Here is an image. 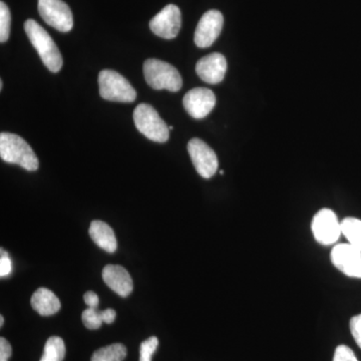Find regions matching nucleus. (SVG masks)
<instances>
[{
  "instance_id": "obj_1",
  "label": "nucleus",
  "mask_w": 361,
  "mask_h": 361,
  "mask_svg": "<svg viewBox=\"0 0 361 361\" xmlns=\"http://www.w3.org/2000/svg\"><path fill=\"white\" fill-rule=\"evenodd\" d=\"M25 30L35 49L39 52L44 66L51 73H58L63 68V58L58 45L51 39L49 32L37 21L27 20L25 23Z\"/></svg>"
},
{
  "instance_id": "obj_2",
  "label": "nucleus",
  "mask_w": 361,
  "mask_h": 361,
  "mask_svg": "<svg viewBox=\"0 0 361 361\" xmlns=\"http://www.w3.org/2000/svg\"><path fill=\"white\" fill-rule=\"evenodd\" d=\"M0 157L9 164H16L27 171L39 169V159L32 147L20 137L11 133L0 134Z\"/></svg>"
},
{
  "instance_id": "obj_3",
  "label": "nucleus",
  "mask_w": 361,
  "mask_h": 361,
  "mask_svg": "<svg viewBox=\"0 0 361 361\" xmlns=\"http://www.w3.org/2000/svg\"><path fill=\"white\" fill-rule=\"evenodd\" d=\"M144 75L147 84L154 90L179 92L183 85L182 77L177 68L166 61L149 59L144 63Z\"/></svg>"
},
{
  "instance_id": "obj_4",
  "label": "nucleus",
  "mask_w": 361,
  "mask_h": 361,
  "mask_svg": "<svg viewBox=\"0 0 361 361\" xmlns=\"http://www.w3.org/2000/svg\"><path fill=\"white\" fill-rule=\"evenodd\" d=\"M99 94L104 99L116 103H133L137 92L127 78L115 71L104 70L99 75Z\"/></svg>"
},
{
  "instance_id": "obj_5",
  "label": "nucleus",
  "mask_w": 361,
  "mask_h": 361,
  "mask_svg": "<svg viewBox=\"0 0 361 361\" xmlns=\"http://www.w3.org/2000/svg\"><path fill=\"white\" fill-rule=\"evenodd\" d=\"M135 127L145 137L156 142H166L170 135V129L155 109L148 104H141L135 109Z\"/></svg>"
},
{
  "instance_id": "obj_6",
  "label": "nucleus",
  "mask_w": 361,
  "mask_h": 361,
  "mask_svg": "<svg viewBox=\"0 0 361 361\" xmlns=\"http://www.w3.org/2000/svg\"><path fill=\"white\" fill-rule=\"evenodd\" d=\"M39 13L47 25L59 32H68L73 30V13L63 0H39Z\"/></svg>"
},
{
  "instance_id": "obj_7",
  "label": "nucleus",
  "mask_w": 361,
  "mask_h": 361,
  "mask_svg": "<svg viewBox=\"0 0 361 361\" xmlns=\"http://www.w3.org/2000/svg\"><path fill=\"white\" fill-rule=\"evenodd\" d=\"M311 229L316 242L324 246L336 243L342 234L341 222H339L336 214L326 208L316 213Z\"/></svg>"
},
{
  "instance_id": "obj_8",
  "label": "nucleus",
  "mask_w": 361,
  "mask_h": 361,
  "mask_svg": "<svg viewBox=\"0 0 361 361\" xmlns=\"http://www.w3.org/2000/svg\"><path fill=\"white\" fill-rule=\"evenodd\" d=\"M188 152L191 157L195 169L198 174L205 179H210L218 170V158L205 142L200 139H192L188 142Z\"/></svg>"
},
{
  "instance_id": "obj_9",
  "label": "nucleus",
  "mask_w": 361,
  "mask_h": 361,
  "mask_svg": "<svg viewBox=\"0 0 361 361\" xmlns=\"http://www.w3.org/2000/svg\"><path fill=\"white\" fill-rule=\"evenodd\" d=\"M182 26V14L179 7L169 4L152 18L149 28L158 37L165 39H173L179 35Z\"/></svg>"
},
{
  "instance_id": "obj_10",
  "label": "nucleus",
  "mask_w": 361,
  "mask_h": 361,
  "mask_svg": "<svg viewBox=\"0 0 361 361\" xmlns=\"http://www.w3.org/2000/svg\"><path fill=\"white\" fill-rule=\"evenodd\" d=\"M223 23L224 18L219 11L212 9L204 13L195 32L194 40L197 47L201 49L211 47L219 37Z\"/></svg>"
},
{
  "instance_id": "obj_11",
  "label": "nucleus",
  "mask_w": 361,
  "mask_h": 361,
  "mask_svg": "<svg viewBox=\"0 0 361 361\" xmlns=\"http://www.w3.org/2000/svg\"><path fill=\"white\" fill-rule=\"evenodd\" d=\"M331 262L346 276L361 278V251L350 244H338L331 251Z\"/></svg>"
},
{
  "instance_id": "obj_12",
  "label": "nucleus",
  "mask_w": 361,
  "mask_h": 361,
  "mask_svg": "<svg viewBox=\"0 0 361 361\" xmlns=\"http://www.w3.org/2000/svg\"><path fill=\"white\" fill-rule=\"evenodd\" d=\"M183 104L192 118L201 120L212 111L216 104V97L211 90L195 87L185 94Z\"/></svg>"
},
{
  "instance_id": "obj_13",
  "label": "nucleus",
  "mask_w": 361,
  "mask_h": 361,
  "mask_svg": "<svg viewBox=\"0 0 361 361\" xmlns=\"http://www.w3.org/2000/svg\"><path fill=\"white\" fill-rule=\"evenodd\" d=\"M227 61L223 54L214 52L204 56L197 63L196 73L207 84H219L224 80Z\"/></svg>"
},
{
  "instance_id": "obj_14",
  "label": "nucleus",
  "mask_w": 361,
  "mask_h": 361,
  "mask_svg": "<svg viewBox=\"0 0 361 361\" xmlns=\"http://www.w3.org/2000/svg\"><path fill=\"white\" fill-rule=\"evenodd\" d=\"M103 279L111 290L122 297L129 296L134 288L130 273L121 265H106L103 270Z\"/></svg>"
},
{
  "instance_id": "obj_15",
  "label": "nucleus",
  "mask_w": 361,
  "mask_h": 361,
  "mask_svg": "<svg viewBox=\"0 0 361 361\" xmlns=\"http://www.w3.org/2000/svg\"><path fill=\"white\" fill-rule=\"evenodd\" d=\"M89 233L92 241L103 250L114 253L118 248V242L114 230L103 221H92Z\"/></svg>"
},
{
  "instance_id": "obj_16",
  "label": "nucleus",
  "mask_w": 361,
  "mask_h": 361,
  "mask_svg": "<svg viewBox=\"0 0 361 361\" xmlns=\"http://www.w3.org/2000/svg\"><path fill=\"white\" fill-rule=\"evenodd\" d=\"M30 303L33 310L42 316L56 314L61 307V301L59 300L56 294L44 287L37 289L32 294Z\"/></svg>"
},
{
  "instance_id": "obj_17",
  "label": "nucleus",
  "mask_w": 361,
  "mask_h": 361,
  "mask_svg": "<svg viewBox=\"0 0 361 361\" xmlns=\"http://www.w3.org/2000/svg\"><path fill=\"white\" fill-rule=\"evenodd\" d=\"M116 312L114 310L97 311V308L89 307L82 312V319L85 326L89 329H99L103 322L111 324L115 322Z\"/></svg>"
},
{
  "instance_id": "obj_18",
  "label": "nucleus",
  "mask_w": 361,
  "mask_h": 361,
  "mask_svg": "<svg viewBox=\"0 0 361 361\" xmlns=\"http://www.w3.org/2000/svg\"><path fill=\"white\" fill-rule=\"evenodd\" d=\"M341 231L348 243L361 251V220L345 218L341 222Z\"/></svg>"
},
{
  "instance_id": "obj_19",
  "label": "nucleus",
  "mask_w": 361,
  "mask_h": 361,
  "mask_svg": "<svg viewBox=\"0 0 361 361\" xmlns=\"http://www.w3.org/2000/svg\"><path fill=\"white\" fill-rule=\"evenodd\" d=\"M127 356V348L121 343L111 344L94 351L90 361H123Z\"/></svg>"
},
{
  "instance_id": "obj_20",
  "label": "nucleus",
  "mask_w": 361,
  "mask_h": 361,
  "mask_svg": "<svg viewBox=\"0 0 361 361\" xmlns=\"http://www.w3.org/2000/svg\"><path fill=\"white\" fill-rule=\"evenodd\" d=\"M66 355V345L59 336H51L47 339L40 361H63Z\"/></svg>"
},
{
  "instance_id": "obj_21",
  "label": "nucleus",
  "mask_w": 361,
  "mask_h": 361,
  "mask_svg": "<svg viewBox=\"0 0 361 361\" xmlns=\"http://www.w3.org/2000/svg\"><path fill=\"white\" fill-rule=\"evenodd\" d=\"M11 14L4 1L0 2V42H6L11 35Z\"/></svg>"
},
{
  "instance_id": "obj_22",
  "label": "nucleus",
  "mask_w": 361,
  "mask_h": 361,
  "mask_svg": "<svg viewBox=\"0 0 361 361\" xmlns=\"http://www.w3.org/2000/svg\"><path fill=\"white\" fill-rule=\"evenodd\" d=\"M158 345L159 341L156 336L149 337L147 341H142L140 346V361H152V356Z\"/></svg>"
},
{
  "instance_id": "obj_23",
  "label": "nucleus",
  "mask_w": 361,
  "mask_h": 361,
  "mask_svg": "<svg viewBox=\"0 0 361 361\" xmlns=\"http://www.w3.org/2000/svg\"><path fill=\"white\" fill-rule=\"evenodd\" d=\"M334 361H358L357 358L348 346L339 345L334 353Z\"/></svg>"
},
{
  "instance_id": "obj_24",
  "label": "nucleus",
  "mask_w": 361,
  "mask_h": 361,
  "mask_svg": "<svg viewBox=\"0 0 361 361\" xmlns=\"http://www.w3.org/2000/svg\"><path fill=\"white\" fill-rule=\"evenodd\" d=\"M13 270V262L9 258L8 253L1 249V257H0V276H8Z\"/></svg>"
},
{
  "instance_id": "obj_25",
  "label": "nucleus",
  "mask_w": 361,
  "mask_h": 361,
  "mask_svg": "<svg viewBox=\"0 0 361 361\" xmlns=\"http://www.w3.org/2000/svg\"><path fill=\"white\" fill-rule=\"evenodd\" d=\"M350 331L356 344L361 348V314L351 318Z\"/></svg>"
},
{
  "instance_id": "obj_26",
  "label": "nucleus",
  "mask_w": 361,
  "mask_h": 361,
  "mask_svg": "<svg viewBox=\"0 0 361 361\" xmlns=\"http://www.w3.org/2000/svg\"><path fill=\"white\" fill-rule=\"evenodd\" d=\"M13 355L11 343L4 337L0 338V361H8Z\"/></svg>"
},
{
  "instance_id": "obj_27",
  "label": "nucleus",
  "mask_w": 361,
  "mask_h": 361,
  "mask_svg": "<svg viewBox=\"0 0 361 361\" xmlns=\"http://www.w3.org/2000/svg\"><path fill=\"white\" fill-rule=\"evenodd\" d=\"M84 300L85 303L87 304L89 307L97 308V306H99V296H97L94 292L87 291L84 295Z\"/></svg>"
},
{
  "instance_id": "obj_28",
  "label": "nucleus",
  "mask_w": 361,
  "mask_h": 361,
  "mask_svg": "<svg viewBox=\"0 0 361 361\" xmlns=\"http://www.w3.org/2000/svg\"><path fill=\"white\" fill-rule=\"evenodd\" d=\"M4 316H0V326H4Z\"/></svg>"
},
{
  "instance_id": "obj_29",
  "label": "nucleus",
  "mask_w": 361,
  "mask_h": 361,
  "mask_svg": "<svg viewBox=\"0 0 361 361\" xmlns=\"http://www.w3.org/2000/svg\"><path fill=\"white\" fill-rule=\"evenodd\" d=\"M2 87H4V82H2V80H0V90H2Z\"/></svg>"
}]
</instances>
